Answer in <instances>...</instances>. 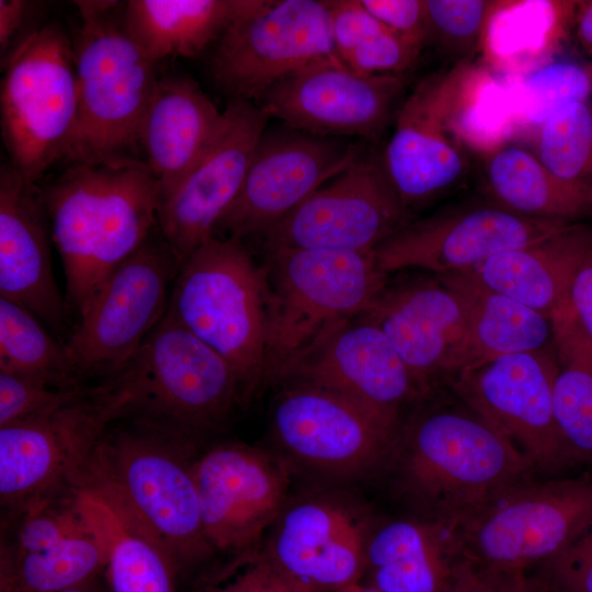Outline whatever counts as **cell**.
<instances>
[{
  "label": "cell",
  "mask_w": 592,
  "mask_h": 592,
  "mask_svg": "<svg viewBox=\"0 0 592 592\" xmlns=\"http://www.w3.org/2000/svg\"><path fill=\"white\" fill-rule=\"evenodd\" d=\"M42 189L66 298L80 316L104 278L158 229L160 187L144 160L70 166Z\"/></svg>",
  "instance_id": "cell-1"
},
{
  "label": "cell",
  "mask_w": 592,
  "mask_h": 592,
  "mask_svg": "<svg viewBox=\"0 0 592 592\" xmlns=\"http://www.w3.org/2000/svg\"><path fill=\"white\" fill-rule=\"evenodd\" d=\"M456 398L401 423L391 453L424 519L449 525L535 475L512 442Z\"/></svg>",
  "instance_id": "cell-2"
},
{
  "label": "cell",
  "mask_w": 592,
  "mask_h": 592,
  "mask_svg": "<svg viewBox=\"0 0 592 592\" xmlns=\"http://www.w3.org/2000/svg\"><path fill=\"white\" fill-rule=\"evenodd\" d=\"M127 425L109 428L77 487L113 502L153 537L178 568L213 550L203 528L193 463L183 436L166 424L129 415Z\"/></svg>",
  "instance_id": "cell-3"
},
{
  "label": "cell",
  "mask_w": 592,
  "mask_h": 592,
  "mask_svg": "<svg viewBox=\"0 0 592 592\" xmlns=\"http://www.w3.org/2000/svg\"><path fill=\"white\" fill-rule=\"evenodd\" d=\"M266 277L242 240L214 236L181 265L167 315L226 360L248 398L267 372Z\"/></svg>",
  "instance_id": "cell-4"
},
{
  "label": "cell",
  "mask_w": 592,
  "mask_h": 592,
  "mask_svg": "<svg viewBox=\"0 0 592 592\" xmlns=\"http://www.w3.org/2000/svg\"><path fill=\"white\" fill-rule=\"evenodd\" d=\"M267 372L306 352L340 323L364 314L386 286L373 252L266 251Z\"/></svg>",
  "instance_id": "cell-5"
},
{
  "label": "cell",
  "mask_w": 592,
  "mask_h": 592,
  "mask_svg": "<svg viewBox=\"0 0 592 592\" xmlns=\"http://www.w3.org/2000/svg\"><path fill=\"white\" fill-rule=\"evenodd\" d=\"M134 403L115 374L50 410L0 426L2 508L19 512L76 488L107 429Z\"/></svg>",
  "instance_id": "cell-6"
},
{
  "label": "cell",
  "mask_w": 592,
  "mask_h": 592,
  "mask_svg": "<svg viewBox=\"0 0 592 592\" xmlns=\"http://www.w3.org/2000/svg\"><path fill=\"white\" fill-rule=\"evenodd\" d=\"M111 12L81 18L73 44L78 110L64 156L70 163L141 160L139 134L158 82L156 64Z\"/></svg>",
  "instance_id": "cell-7"
},
{
  "label": "cell",
  "mask_w": 592,
  "mask_h": 592,
  "mask_svg": "<svg viewBox=\"0 0 592 592\" xmlns=\"http://www.w3.org/2000/svg\"><path fill=\"white\" fill-rule=\"evenodd\" d=\"M75 46L48 24L27 34L5 61L1 128L10 163L37 182L64 159L77 118Z\"/></svg>",
  "instance_id": "cell-8"
},
{
  "label": "cell",
  "mask_w": 592,
  "mask_h": 592,
  "mask_svg": "<svg viewBox=\"0 0 592 592\" xmlns=\"http://www.w3.org/2000/svg\"><path fill=\"white\" fill-rule=\"evenodd\" d=\"M592 526V480L516 483L451 525L476 563L527 570L549 560Z\"/></svg>",
  "instance_id": "cell-9"
},
{
  "label": "cell",
  "mask_w": 592,
  "mask_h": 592,
  "mask_svg": "<svg viewBox=\"0 0 592 592\" xmlns=\"http://www.w3.org/2000/svg\"><path fill=\"white\" fill-rule=\"evenodd\" d=\"M338 59L329 1L242 0L209 60L231 100L258 103L272 88L317 62Z\"/></svg>",
  "instance_id": "cell-10"
},
{
  "label": "cell",
  "mask_w": 592,
  "mask_h": 592,
  "mask_svg": "<svg viewBox=\"0 0 592 592\" xmlns=\"http://www.w3.org/2000/svg\"><path fill=\"white\" fill-rule=\"evenodd\" d=\"M180 269L158 230L104 278L65 342L81 383L133 360L164 317Z\"/></svg>",
  "instance_id": "cell-11"
},
{
  "label": "cell",
  "mask_w": 592,
  "mask_h": 592,
  "mask_svg": "<svg viewBox=\"0 0 592 592\" xmlns=\"http://www.w3.org/2000/svg\"><path fill=\"white\" fill-rule=\"evenodd\" d=\"M119 373L135 396L130 415L184 434L215 425L246 399L230 364L167 312Z\"/></svg>",
  "instance_id": "cell-12"
},
{
  "label": "cell",
  "mask_w": 592,
  "mask_h": 592,
  "mask_svg": "<svg viewBox=\"0 0 592 592\" xmlns=\"http://www.w3.org/2000/svg\"><path fill=\"white\" fill-rule=\"evenodd\" d=\"M477 71L470 60L423 79L401 103L382 153L387 174L408 212L457 184L469 169L457 134Z\"/></svg>",
  "instance_id": "cell-13"
},
{
  "label": "cell",
  "mask_w": 592,
  "mask_h": 592,
  "mask_svg": "<svg viewBox=\"0 0 592 592\" xmlns=\"http://www.w3.org/2000/svg\"><path fill=\"white\" fill-rule=\"evenodd\" d=\"M409 223L382 155L362 153L263 237L265 251L325 249L373 252Z\"/></svg>",
  "instance_id": "cell-14"
},
{
  "label": "cell",
  "mask_w": 592,
  "mask_h": 592,
  "mask_svg": "<svg viewBox=\"0 0 592 592\" xmlns=\"http://www.w3.org/2000/svg\"><path fill=\"white\" fill-rule=\"evenodd\" d=\"M557 371L551 344L467 368L448 387L512 442L535 473L556 474L572 464L554 412Z\"/></svg>",
  "instance_id": "cell-15"
},
{
  "label": "cell",
  "mask_w": 592,
  "mask_h": 592,
  "mask_svg": "<svg viewBox=\"0 0 592 592\" xmlns=\"http://www.w3.org/2000/svg\"><path fill=\"white\" fill-rule=\"evenodd\" d=\"M270 118L258 103L230 100L197 161L160 200L158 230L181 265L214 237L244 183Z\"/></svg>",
  "instance_id": "cell-16"
},
{
  "label": "cell",
  "mask_w": 592,
  "mask_h": 592,
  "mask_svg": "<svg viewBox=\"0 0 592 592\" xmlns=\"http://www.w3.org/2000/svg\"><path fill=\"white\" fill-rule=\"evenodd\" d=\"M565 223L516 214L496 202L465 203L409 221L380 243L374 255L387 274L420 270L443 276L470 271L485 261L537 242Z\"/></svg>",
  "instance_id": "cell-17"
},
{
  "label": "cell",
  "mask_w": 592,
  "mask_h": 592,
  "mask_svg": "<svg viewBox=\"0 0 592 592\" xmlns=\"http://www.w3.org/2000/svg\"><path fill=\"white\" fill-rule=\"evenodd\" d=\"M272 377L331 390L395 429L403 409L425 398L385 333L364 314L331 329Z\"/></svg>",
  "instance_id": "cell-18"
},
{
  "label": "cell",
  "mask_w": 592,
  "mask_h": 592,
  "mask_svg": "<svg viewBox=\"0 0 592 592\" xmlns=\"http://www.w3.org/2000/svg\"><path fill=\"white\" fill-rule=\"evenodd\" d=\"M362 155L335 138L287 130L263 134L244 183L218 223L217 237L263 236L312 192Z\"/></svg>",
  "instance_id": "cell-19"
},
{
  "label": "cell",
  "mask_w": 592,
  "mask_h": 592,
  "mask_svg": "<svg viewBox=\"0 0 592 592\" xmlns=\"http://www.w3.org/2000/svg\"><path fill=\"white\" fill-rule=\"evenodd\" d=\"M289 383L277 397L272 431L294 457L337 475L364 473L391 456L399 429L320 386Z\"/></svg>",
  "instance_id": "cell-20"
},
{
  "label": "cell",
  "mask_w": 592,
  "mask_h": 592,
  "mask_svg": "<svg viewBox=\"0 0 592 592\" xmlns=\"http://www.w3.org/2000/svg\"><path fill=\"white\" fill-rule=\"evenodd\" d=\"M405 90L400 75H365L328 59L272 88L259 102L288 128L319 137H379Z\"/></svg>",
  "instance_id": "cell-21"
},
{
  "label": "cell",
  "mask_w": 592,
  "mask_h": 592,
  "mask_svg": "<svg viewBox=\"0 0 592 592\" xmlns=\"http://www.w3.org/2000/svg\"><path fill=\"white\" fill-rule=\"evenodd\" d=\"M193 474L205 537L223 551L251 549L278 515L288 482L275 458L239 443L212 447Z\"/></svg>",
  "instance_id": "cell-22"
},
{
  "label": "cell",
  "mask_w": 592,
  "mask_h": 592,
  "mask_svg": "<svg viewBox=\"0 0 592 592\" xmlns=\"http://www.w3.org/2000/svg\"><path fill=\"white\" fill-rule=\"evenodd\" d=\"M364 315L385 333L425 398L448 385L466 318L460 298L441 277L389 278Z\"/></svg>",
  "instance_id": "cell-23"
},
{
  "label": "cell",
  "mask_w": 592,
  "mask_h": 592,
  "mask_svg": "<svg viewBox=\"0 0 592 592\" xmlns=\"http://www.w3.org/2000/svg\"><path fill=\"white\" fill-rule=\"evenodd\" d=\"M50 225L42 189L9 162L0 170V297L62 332L72 309L56 283Z\"/></svg>",
  "instance_id": "cell-24"
},
{
  "label": "cell",
  "mask_w": 592,
  "mask_h": 592,
  "mask_svg": "<svg viewBox=\"0 0 592 592\" xmlns=\"http://www.w3.org/2000/svg\"><path fill=\"white\" fill-rule=\"evenodd\" d=\"M367 539L339 504L310 500L282 517L269 555L296 581L315 592H335L358 583L365 571Z\"/></svg>",
  "instance_id": "cell-25"
},
{
  "label": "cell",
  "mask_w": 592,
  "mask_h": 592,
  "mask_svg": "<svg viewBox=\"0 0 592 592\" xmlns=\"http://www.w3.org/2000/svg\"><path fill=\"white\" fill-rule=\"evenodd\" d=\"M220 117L221 111L193 80H158L141 123L139 146L159 183L160 200L197 161Z\"/></svg>",
  "instance_id": "cell-26"
},
{
  "label": "cell",
  "mask_w": 592,
  "mask_h": 592,
  "mask_svg": "<svg viewBox=\"0 0 592 592\" xmlns=\"http://www.w3.org/2000/svg\"><path fill=\"white\" fill-rule=\"evenodd\" d=\"M463 560L449 524L397 520L367 540L364 573L380 592H449Z\"/></svg>",
  "instance_id": "cell-27"
},
{
  "label": "cell",
  "mask_w": 592,
  "mask_h": 592,
  "mask_svg": "<svg viewBox=\"0 0 592 592\" xmlns=\"http://www.w3.org/2000/svg\"><path fill=\"white\" fill-rule=\"evenodd\" d=\"M592 250V226L566 225L553 235L505 251L469 272L489 288L551 317L566 300L573 277Z\"/></svg>",
  "instance_id": "cell-28"
},
{
  "label": "cell",
  "mask_w": 592,
  "mask_h": 592,
  "mask_svg": "<svg viewBox=\"0 0 592 592\" xmlns=\"http://www.w3.org/2000/svg\"><path fill=\"white\" fill-rule=\"evenodd\" d=\"M439 277L458 295L466 318L451 380L458 373L487 361L553 344L551 317L489 288L469 271Z\"/></svg>",
  "instance_id": "cell-29"
},
{
  "label": "cell",
  "mask_w": 592,
  "mask_h": 592,
  "mask_svg": "<svg viewBox=\"0 0 592 592\" xmlns=\"http://www.w3.org/2000/svg\"><path fill=\"white\" fill-rule=\"evenodd\" d=\"M493 202L522 216L565 224L592 217V185L566 181L516 145L493 149L485 162Z\"/></svg>",
  "instance_id": "cell-30"
},
{
  "label": "cell",
  "mask_w": 592,
  "mask_h": 592,
  "mask_svg": "<svg viewBox=\"0 0 592 592\" xmlns=\"http://www.w3.org/2000/svg\"><path fill=\"white\" fill-rule=\"evenodd\" d=\"M78 504L106 551L112 592H174L177 565L160 544L99 492L76 488Z\"/></svg>",
  "instance_id": "cell-31"
},
{
  "label": "cell",
  "mask_w": 592,
  "mask_h": 592,
  "mask_svg": "<svg viewBox=\"0 0 592 592\" xmlns=\"http://www.w3.org/2000/svg\"><path fill=\"white\" fill-rule=\"evenodd\" d=\"M242 0H130L123 25L153 64L169 56L195 57L215 44Z\"/></svg>",
  "instance_id": "cell-32"
},
{
  "label": "cell",
  "mask_w": 592,
  "mask_h": 592,
  "mask_svg": "<svg viewBox=\"0 0 592 592\" xmlns=\"http://www.w3.org/2000/svg\"><path fill=\"white\" fill-rule=\"evenodd\" d=\"M551 321L557 426L572 464H592V339L568 300L551 314Z\"/></svg>",
  "instance_id": "cell-33"
},
{
  "label": "cell",
  "mask_w": 592,
  "mask_h": 592,
  "mask_svg": "<svg viewBox=\"0 0 592 592\" xmlns=\"http://www.w3.org/2000/svg\"><path fill=\"white\" fill-rule=\"evenodd\" d=\"M82 516L80 526L38 550L1 551L0 592H59L89 583L105 568L106 551Z\"/></svg>",
  "instance_id": "cell-34"
},
{
  "label": "cell",
  "mask_w": 592,
  "mask_h": 592,
  "mask_svg": "<svg viewBox=\"0 0 592 592\" xmlns=\"http://www.w3.org/2000/svg\"><path fill=\"white\" fill-rule=\"evenodd\" d=\"M0 371L14 373L57 389L84 386L66 343L56 340L26 307L0 297Z\"/></svg>",
  "instance_id": "cell-35"
},
{
  "label": "cell",
  "mask_w": 592,
  "mask_h": 592,
  "mask_svg": "<svg viewBox=\"0 0 592 592\" xmlns=\"http://www.w3.org/2000/svg\"><path fill=\"white\" fill-rule=\"evenodd\" d=\"M331 35L338 59L365 75H400L422 48L375 19L360 0L329 1Z\"/></svg>",
  "instance_id": "cell-36"
},
{
  "label": "cell",
  "mask_w": 592,
  "mask_h": 592,
  "mask_svg": "<svg viewBox=\"0 0 592 592\" xmlns=\"http://www.w3.org/2000/svg\"><path fill=\"white\" fill-rule=\"evenodd\" d=\"M535 155L557 177L592 185V103H571L540 124Z\"/></svg>",
  "instance_id": "cell-37"
},
{
  "label": "cell",
  "mask_w": 592,
  "mask_h": 592,
  "mask_svg": "<svg viewBox=\"0 0 592 592\" xmlns=\"http://www.w3.org/2000/svg\"><path fill=\"white\" fill-rule=\"evenodd\" d=\"M592 60L585 64L558 61L545 65L520 84V110L537 127L562 107L590 101Z\"/></svg>",
  "instance_id": "cell-38"
},
{
  "label": "cell",
  "mask_w": 592,
  "mask_h": 592,
  "mask_svg": "<svg viewBox=\"0 0 592 592\" xmlns=\"http://www.w3.org/2000/svg\"><path fill=\"white\" fill-rule=\"evenodd\" d=\"M428 41L468 59L496 13L505 2L489 0H423Z\"/></svg>",
  "instance_id": "cell-39"
},
{
  "label": "cell",
  "mask_w": 592,
  "mask_h": 592,
  "mask_svg": "<svg viewBox=\"0 0 592 592\" xmlns=\"http://www.w3.org/2000/svg\"><path fill=\"white\" fill-rule=\"evenodd\" d=\"M198 592H315L284 572L269 553L248 549L217 573Z\"/></svg>",
  "instance_id": "cell-40"
},
{
  "label": "cell",
  "mask_w": 592,
  "mask_h": 592,
  "mask_svg": "<svg viewBox=\"0 0 592 592\" xmlns=\"http://www.w3.org/2000/svg\"><path fill=\"white\" fill-rule=\"evenodd\" d=\"M82 387L57 389L14 373L0 371V426L50 410L71 399Z\"/></svg>",
  "instance_id": "cell-41"
},
{
  "label": "cell",
  "mask_w": 592,
  "mask_h": 592,
  "mask_svg": "<svg viewBox=\"0 0 592 592\" xmlns=\"http://www.w3.org/2000/svg\"><path fill=\"white\" fill-rule=\"evenodd\" d=\"M540 567L551 592H592V526Z\"/></svg>",
  "instance_id": "cell-42"
},
{
  "label": "cell",
  "mask_w": 592,
  "mask_h": 592,
  "mask_svg": "<svg viewBox=\"0 0 592 592\" xmlns=\"http://www.w3.org/2000/svg\"><path fill=\"white\" fill-rule=\"evenodd\" d=\"M449 592H551L540 576L527 570L462 561Z\"/></svg>",
  "instance_id": "cell-43"
},
{
  "label": "cell",
  "mask_w": 592,
  "mask_h": 592,
  "mask_svg": "<svg viewBox=\"0 0 592 592\" xmlns=\"http://www.w3.org/2000/svg\"><path fill=\"white\" fill-rule=\"evenodd\" d=\"M379 22L422 48L428 42L423 0H360Z\"/></svg>",
  "instance_id": "cell-44"
},
{
  "label": "cell",
  "mask_w": 592,
  "mask_h": 592,
  "mask_svg": "<svg viewBox=\"0 0 592 592\" xmlns=\"http://www.w3.org/2000/svg\"><path fill=\"white\" fill-rule=\"evenodd\" d=\"M568 301L580 325L592 339V250L573 277Z\"/></svg>",
  "instance_id": "cell-45"
},
{
  "label": "cell",
  "mask_w": 592,
  "mask_h": 592,
  "mask_svg": "<svg viewBox=\"0 0 592 592\" xmlns=\"http://www.w3.org/2000/svg\"><path fill=\"white\" fill-rule=\"evenodd\" d=\"M30 8L29 1L0 0V50L2 57L20 32Z\"/></svg>",
  "instance_id": "cell-46"
},
{
  "label": "cell",
  "mask_w": 592,
  "mask_h": 592,
  "mask_svg": "<svg viewBox=\"0 0 592 592\" xmlns=\"http://www.w3.org/2000/svg\"><path fill=\"white\" fill-rule=\"evenodd\" d=\"M576 13L578 42L582 49L592 57V0L578 2Z\"/></svg>",
  "instance_id": "cell-47"
},
{
  "label": "cell",
  "mask_w": 592,
  "mask_h": 592,
  "mask_svg": "<svg viewBox=\"0 0 592 592\" xmlns=\"http://www.w3.org/2000/svg\"><path fill=\"white\" fill-rule=\"evenodd\" d=\"M335 592H380V591L371 585H363L360 583H354L341 590H338Z\"/></svg>",
  "instance_id": "cell-48"
},
{
  "label": "cell",
  "mask_w": 592,
  "mask_h": 592,
  "mask_svg": "<svg viewBox=\"0 0 592 592\" xmlns=\"http://www.w3.org/2000/svg\"><path fill=\"white\" fill-rule=\"evenodd\" d=\"M59 592H98V591L94 590L93 588H91L89 585V583H86V584H82V585H79V587H76V588H71V589H67V590H64V591H59Z\"/></svg>",
  "instance_id": "cell-49"
}]
</instances>
